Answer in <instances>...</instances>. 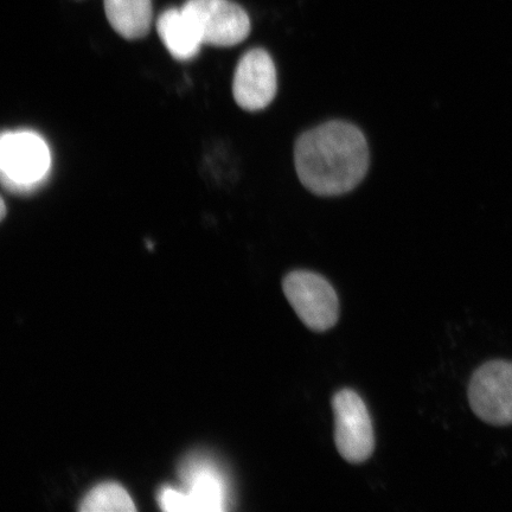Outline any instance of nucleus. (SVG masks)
Here are the masks:
<instances>
[{"label": "nucleus", "instance_id": "6", "mask_svg": "<svg viewBox=\"0 0 512 512\" xmlns=\"http://www.w3.org/2000/svg\"><path fill=\"white\" fill-rule=\"evenodd\" d=\"M182 9L203 44L234 47L251 34V19L247 12L230 0H188Z\"/></svg>", "mask_w": 512, "mask_h": 512}, {"label": "nucleus", "instance_id": "1", "mask_svg": "<svg viewBox=\"0 0 512 512\" xmlns=\"http://www.w3.org/2000/svg\"><path fill=\"white\" fill-rule=\"evenodd\" d=\"M366 136L348 121L332 120L306 131L294 146L300 183L317 196H339L354 190L369 169Z\"/></svg>", "mask_w": 512, "mask_h": 512}, {"label": "nucleus", "instance_id": "5", "mask_svg": "<svg viewBox=\"0 0 512 512\" xmlns=\"http://www.w3.org/2000/svg\"><path fill=\"white\" fill-rule=\"evenodd\" d=\"M467 398L472 412L486 424L512 425V362L482 364L471 376Z\"/></svg>", "mask_w": 512, "mask_h": 512}, {"label": "nucleus", "instance_id": "2", "mask_svg": "<svg viewBox=\"0 0 512 512\" xmlns=\"http://www.w3.org/2000/svg\"><path fill=\"white\" fill-rule=\"evenodd\" d=\"M50 165L49 146L40 134L29 130L3 132L0 171L5 189L14 194H29L46 181Z\"/></svg>", "mask_w": 512, "mask_h": 512}, {"label": "nucleus", "instance_id": "3", "mask_svg": "<svg viewBox=\"0 0 512 512\" xmlns=\"http://www.w3.org/2000/svg\"><path fill=\"white\" fill-rule=\"evenodd\" d=\"M283 290L288 303L307 328L324 332L337 324L338 296L335 288L322 275L293 271L284 278Z\"/></svg>", "mask_w": 512, "mask_h": 512}, {"label": "nucleus", "instance_id": "9", "mask_svg": "<svg viewBox=\"0 0 512 512\" xmlns=\"http://www.w3.org/2000/svg\"><path fill=\"white\" fill-rule=\"evenodd\" d=\"M157 31L169 53L178 61H189L200 53L203 43L183 9H169L159 16Z\"/></svg>", "mask_w": 512, "mask_h": 512}, {"label": "nucleus", "instance_id": "7", "mask_svg": "<svg viewBox=\"0 0 512 512\" xmlns=\"http://www.w3.org/2000/svg\"><path fill=\"white\" fill-rule=\"evenodd\" d=\"M184 484L185 512L226 510L228 486L219 465L203 454H191L179 466Z\"/></svg>", "mask_w": 512, "mask_h": 512}, {"label": "nucleus", "instance_id": "8", "mask_svg": "<svg viewBox=\"0 0 512 512\" xmlns=\"http://www.w3.org/2000/svg\"><path fill=\"white\" fill-rule=\"evenodd\" d=\"M278 92L277 68L266 50L247 51L236 66L233 95L242 110L259 112L272 104Z\"/></svg>", "mask_w": 512, "mask_h": 512}, {"label": "nucleus", "instance_id": "12", "mask_svg": "<svg viewBox=\"0 0 512 512\" xmlns=\"http://www.w3.org/2000/svg\"><path fill=\"white\" fill-rule=\"evenodd\" d=\"M6 215V206L4 200H2V216H0V219L4 220Z\"/></svg>", "mask_w": 512, "mask_h": 512}, {"label": "nucleus", "instance_id": "11", "mask_svg": "<svg viewBox=\"0 0 512 512\" xmlns=\"http://www.w3.org/2000/svg\"><path fill=\"white\" fill-rule=\"evenodd\" d=\"M83 512H132L136 511L133 499L118 483H102L94 486L82 499Z\"/></svg>", "mask_w": 512, "mask_h": 512}, {"label": "nucleus", "instance_id": "10", "mask_svg": "<svg viewBox=\"0 0 512 512\" xmlns=\"http://www.w3.org/2000/svg\"><path fill=\"white\" fill-rule=\"evenodd\" d=\"M111 27L126 40H139L149 34L152 24V0H104Z\"/></svg>", "mask_w": 512, "mask_h": 512}, {"label": "nucleus", "instance_id": "4", "mask_svg": "<svg viewBox=\"0 0 512 512\" xmlns=\"http://www.w3.org/2000/svg\"><path fill=\"white\" fill-rule=\"evenodd\" d=\"M331 403L339 454L351 464L367 462L375 450V434L366 402L347 388L339 390Z\"/></svg>", "mask_w": 512, "mask_h": 512}]
</instances>
